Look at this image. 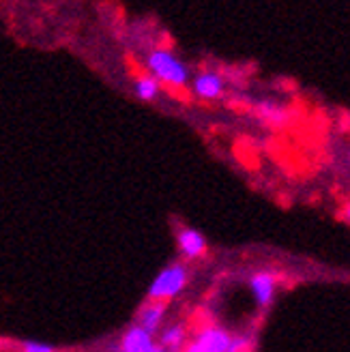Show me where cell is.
<instances>
[{
  "label": "cell",
  "mask_w": 350,
  "mask_h": 352,
  "mask_svg": "<svg viewBox=\"0 0 350 352\" xmlns=\"http://www.w3.org/2000/svg\"><path fill=\"white\" fill-rule=\"evenodd\" d=\"M146 65H149L151 76H155L153 80H157V82H164V84H170V86H183L189 80L187 65L168 50L151 52Z\"/></svg>",
  "instance_id": "cell-1"
},
{
  "label": "cell",
  "mask_w": 350,
  "mask_h": 352,
  "mask_svg": "<svg viewBox=\"0 0 350 352\" xmlns=\"http://www.w3.org/2000/svg\"><path fill=\"white\" fill-rule=\"evenodd\" d=\"M189 281V269L187 264L183 262H177L172 264V267L164 269L160 275L153 279V284L149 288V301H157V303H164L168 298L177 296L185 290Z\"/></svg>",
  "instance_id": "cell-2"
},
{
  "label": "cell",
  "mask_w": 350,
  "mask_h": 352,
  "mask_svg": "<svg viewBox=\"0 0 350 352\" xmlns=\"http://www.w3.org/2000/svg\"><path fill=\"white\" fill-rule=\"evenodd\" d=\"M230 344V336L219 327L202 329L198 336L185 346V352H226Z\"/></svg>",
  "instance_id": "cell-3"
},
{
  "label": "cell",
  "mask_w": 350,
  "mask_h": 352,
  "mask_svg": "<svg viewBox=\"0 0 350 352\" xmlns=\"http://www.w3.org/2000/svg\"><path fill=\"white\" fill-rule=\"evenodd\" d=\"M250 288L254 292V298L258 307H269L275 296V275L273 273H256L250 279Z\"/></svg>",
  "instance_id": "cell-4"
},
{
  "label": "cell",
  "mask_w": 350,
  "mask_h": 352,
  "mask_svg": "<svg viewBox=\"0 0 350 352\" xmlns=\"http://www.w3.org/2000/svg\"><path fill=\"white\" fill-rule=\"evenodd\" d=\"M194 93L200 99H217L223 93V80L215 72H202L194 80Z\"/></svg>",
  "instance_id": "cell-5"
},
{
  "label": "cell",
  "mask_w": 350,
  "mask_h": 352,
  "mask_svg": "<svg viewBox=\"0 0 350 352\" xmlns=\"http://www.w3.org/2000/svg\"><path fill=\"white\" fill-rule=\"evenodd\" d=\"M164 314H166V303H157V301H149L142 309L138 314V327L146 331L149 336H155L157 329H160L162 320H164Z\"/></svg>",
  "instance_id": "cell-6"
},
{
  "label": "cell",
  "mask_w": 350,
  "mask_h": 352,
  "mask_svg": "<svg viewBox=\"0 0 350 352\" xmlns=\"http://www.w3.org/2000/svg\"><path fill=\"white\" fill-rule=\"evenodd\" d=\"M177 243H179V250L191 260L204 256V252H206V239L198 230H194V228H185V230H181L177 234Z\"/></svg>",
  "instance_id": "cell-7"
},
{
  "label": "cell",
  "mask_w": 350,
  "mask_h": 352,
  "mask_svg": "<svg viewBox=\"0 0 350 352\" xmlns=\"http://www.w3.org/2000/svg\"><path fill=\"white\" fill-rule=\"evenodd\" d=\"M151 348H155L153 336H149L138 324L127 329V333L120 340V352H149Z\"/></svg>",
  "instance_id": "cell-8"
},
{
  "label": "cell",
  "mask_w": 350,
  "mask_h": 352,
  "mask_svg": "<svg viewBox=\"0 0 350 352\" xmlns=\"http://www.w3.org/2000/svg\"><path fill=\"white\" fill-rule=\"evenodd\" d=\"M185 340H187V329L183 324H172L162 333L157 346L164 348L166 352H179L185 346Z\"/></svg>",
  "instance_id": "cell-9"
},
{
  "label": "cell",
  "mask_w": 350,
  "mask_h": 352,
  "mask_svg": "<svg viewBox=\"0 0 350 352\" xmlns=\"http://www.w3.org/2000/svg\"><path fill=\"white\" fill-rule=\"evenodd\" d=\"M133 93L142 101H153L157 95H160V82L153 78H140L133 84Z\"/></svg>",
  "instance_id": "cell-10"
},
{
  "label": "cell",
  "mask_w": 350,
  "mask_h": 352,
  "mask_svg": "<svg viewBox=\"0 0 350 352\" xmlns=\"http://www.w3.org/2000/svg\"><path fill=\"white\" fill-rule=\"evenodd\" d=\"M258 116H260L262 120H265V122H269V125H282L284 118H286V112H284L282 108H279V105L265 101V103H260Z\"/></svg>",
  "instance_id": "cell-11"
},
{
  "label": "cell",
  "mask_w": 350,
  "mask_h": 352,
  "mask_svg": "<svg viewBox=\"0 0 350 352\" xmlns=\"http://www.w3.org/2000/svg\"><path fill=\"white\" fill-rule=\"evenodd\" d=\"M250 350H252L250 338H230V344L226 352H250Z\"/></svg>",
  "instance_id": "cell-12"
},
{
  "label": "cell",
  "mask_w": 350,
  "mask_h": 352,
  "mask_svg": "<svg viewBox=\"0 0 350 352\" xmlns=\"http://www.w3.org/2000/svg\"><path fill=\"white\" fill-rule=\"evenodd\" d=\"M20 350L22 352H56L54 346L43 344V342H22Z\"/></svg>",
  "instance_id": "cell-13"
},
{
  "label": "cell",
  "mask_w": 350,
  "mask_h": 352,
  "mask_svg": "<svg viewBox=\"0 0 350 352\" xmlns=\"http://www.w3.org/2000/svg\"><path fill=\"white\" fill-rule=\"evenodd\" d=\"M149 352H166V350H164V348H160V346L155 344V348H153V350H149Z\"/></svg>",
  "instance_id": "cell-14"
}]
</instances>
